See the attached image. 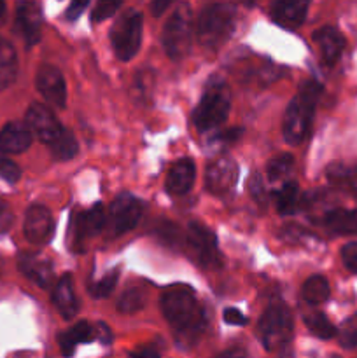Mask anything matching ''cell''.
I'll list each match as a JSON object with an SVG mask.
<instances>
[{
  "instance_id": "cell-1",
  "label": "cell",
  "mask_w": 357,
  "mask_h": 358,
  "mask_svg": "<svg viewBox=\"0 0 357 358\" xmlns=\"http://www.w3.org/2000/svg\"><path fill=\"white\" fill-rule=\"evenodd\" d=\"M161 311L182 345H192L205 331V311L191 287H168L161 296Z\"/></svg>"
},
{
  "instance_id": "cell-2",
  "label": "cell",
  "mask_w": 357,
  "mask_h": 358,
  "mask_svg": "<svg viewBox=\"0 0 357 358\" xmlns=\"http://www.w3.org/2000/svg\"><path fill=\"white\" fill-rule=\"evenodd\" d=\"M322 93V86L315 80H307L303 83V86L300 87V91L296 93V96L290 100V103L287 105V110L284 114V122H282V131L284 138L290 145H298V143L303 142L308 136L310 131L312 121H314L315 107H317L318 96Z\"/></svg>"
},
{
  "instance_id": "cell-3",
  "label": "cell",
  "mask_w": 357,
  "mask_h": 358,
  "mask_svg": "<svg viewBox=\"0 0 357 358\" xmlns=\"http://www.w3.org/2000/svg\"><path fill=\"white\" fill-rule=\"evenodd\" d=\"M231 91L224 80L214 79L206 84L198 107L192 112V122L200 131H209L224 124L230 115Z\"/></svg>"
},
{
  "instance_id": "cell-4",
  "label": "cell",
  "mask_w": 357,
  "mask_h": 358,
  "mask_svg": "<svg viewBox=\"0 0 357 358\" xmlns=\"http://www.w3.org/2000/svg\"><path fill=\"white\" fill-rule=\"evenodd\" d=\"M234 28V7L231 3H210L198 16L196 37L206 49H217L230 38Z\"/></svg>"
},
{
  "instance_id": "cell-5",
  "label": "cell",
  "mask_w": 357,
  "mask_h": 358,
  "mask_svg": "<svg viewBox=\"0 0 357 358\" xmlns=\"http://www.w3.org/2000/svg\"><path fill=\"white\" fill-rule=\"evenodd\" d=\"M293 315L289 308L282 303H275L259 318V341L268 352H280L293 339Z\"/></svg>"
},
{
  "instance_id": "cell-6",
  "label": "cell",
  "mask_w": 357,
  "mask_h": 358,
  "mask_svg": "<svg viewBox=\"0 0 357 358\" xmlns=\"http://www.w3.org/2000/svg\"><path fill=\"white\" fill-rule=\"evenodd\" d=\"M142 13L136 9H126L111 30V42L115 55L122 62H128L139 52L142 42Z\"/></svg>"
},
{
  "instance_id": "cell-7",
  "label": "cell",
  "mask_w": 357,
  "mask_h": 358,
  "mask_svg": "<svg viewBox=\"0 0 357 358\" xmlns=\"http://www.w3.org/2000/svg\"><path fill=\"white\" fill-rule=\"evenodd\" d=\"M192 41V16L191 7L182 3L168 17L163 28V48L172 59H182L188 56Z\"/></svg>"
},
{
  "instance_id": "cell-8",
  "label": "cell",
  "mask_w": 357,
  "mask_h": 358,
  "mask_svg": "<svg viewBox=\"0 0 357 358\" xmlns=\"http://www.w3.org/2000/svg\"><path fill=\"white\" fill-rule=\"evenodd\" d=\"M142 203L135 198V196L119 194L118 198L112 201L111 210H108V229H111L112 236H119L139 224L140 217H142Z\"/></svg>"
},
{
  "instance_id": "cell-9",
  "label": "cell",
  "mask_w": 357,
  "mask_h": 358,
  "mask_svg": "<svg viewBox=\"0 0 357 358\" xmlns=\"http://www.w3.org/2000/svg\"><path fill=\"white\" fill-rule=\"evenodd\" d=\"M188 250L192 257L203 266V268H212L220 262L219 250H217L216 234L209 227L202 226L198 222H191L188 227V236H186Z\"/></svg>"
},
{
  "instance_id": "cell-10",
  "label": "cell",
  "mask_w": 357,
  "mask_h": 358,
  "mask_svg": "<svg viewBox=\"0 0 357 358\" xmlns=\"http://www.w3.org/2000/svg\"><path fill=\"white\" fill-rule=\"evenodd\" d=\"M27 126L31 135L37 136L46 145H51L65 129L62 128L55 112L42 103L30 105V108L27 110Z\"/></svg>"
},
{
  "instance_id": "cell-11",
  "label": "cell",
  "mask_w": 357,
  "mask_h": 358,
  "mask_svg": "<svg viewBox=\"0 0 357 358\" xmlns=\"http://www.w3.org/2000/svg\"><path fill=\"white\" fill-rule=\"evenodd\" d=\"M238 178V166L230 156H219L206 166L205 187L212 194H226L234 187Z\"/></svg>"
},
{
  "instance_id": "cell-12",
  "label": "cell",
  "mask_w": 357,
  "mask_h": 358,
  "mask_svg": "<svg viewBox=\"0 0 357 358\" xmlns=\"http://www.w3.org/2000/svg\"><path fill=\"white\" fill-rule=\"evenodd\" d=\"M24 238L34 245H46L51 240L55 233V222H52L51 212L42 205H31L27 210L23 224Z\"/></svg>"
},
{
  "instance_id": "cell-13",
  "label": "cell",
  "mask_w": 357,
  "mask_h": 358,
  "mask_svg": "<svg viewBox=\"0 0 357 358\" xmlns=\"http://www.w3.org/2000/svg\"><path fill=\"white\" fill-rule=\"evenodd\" d=\"M37 90L52 107L63 108L66 105V86L62 72L52 65H42L35 77Z\"/></svg>"
},
{
  "instance_id": "cell-14",
  "label": "cell",
  "mask_w": 357,
  "mask_h": 358,
  "mask_svg": "<svg viewBox=\"0 0 357 358\" xmlns=\"http://www.w3.org/2000/svg\"><path fill=\"white\" fill-rule=\"evenodd\" d=\"M105 212L102 203H97V205L91 206L86 212L77 213L76 219L72 220V229H74V241H76V248H83V241H86L88 238L94 236V234L100 233L105 227Z\"/></svg>"
},
{
  "instance_id": "cell-15",
  "label": "cell",
  "mask_w": 357,
  "mask_h": 358,
  "mask_svg": "<svg viewBox=\"0 0 357 358\" xmlns=\"http://www.w3.org/2000/svg\"><path fill=\"white\" fill-rule=\"evenodd\" d=\"M16 24L20 34L28 45H34L41 41L42 10L35 2H21L16 7Z\"/></svg>"
},
{
  "instance_id": "cell-16",
  "label": "cell",
  "mask_w": 357,
  "mask_h": 358,
  "mask_svg": "<svg viewBox=\"0 0 357 358\" xmlns=\"http://www.w3.org/2000/svg\"><path fill=\"white\" fill-rule=\"evenodd\" d=\"M18 266H20V271L23 273L27 278H30L31 282L37 283L42 289H48L52 283L55 278V271H52V264L48 259L41 257V255L35 254H23L18 259Z\"/></svg>"
},
{
  "instance_id": "cell-17",
  "label": "cell",
  "mask_w": 357,
  "mask_h": 358,
  "mask_svg": "<svg viewBox=\"0 0 357 358\" xmlns=\"http://www.w3.org/2000/svg\"><path fill=\"white\" fill-rule=\"evenodd\" d=\"M31 131L23 122H7L0 129V152L21 154L31 145Z\"/></svg>"
},
{
  "instance_id": "cell-18",
  "label": "cell",
  "mask_w": 357,
  "mask_h": 358,
  "mask_svg": "<svg viewBox=\"0 0 357 358\" xmlns=\"http://www.w3.org/2000/svg\"><path fill=\"white\" fill-rule=\"evenodd\" d=\"M195 177L196 168L191 159L175 161L167 175V191L174 196L186 194L195 184Z\"/></svg>"
},
{
  "instance_id": "cell-19",
  "label": "cell",
  "mask_w": 357,
  "mask_h": 358,
  "mask_svg": "<svg viewBox=\"0 0 357 358\" xmlns=\"http://www.w3.org/2000/svg\"><path fill=\"white\" fill-rule=\"evenodd\" d=\"M314 41L317 48L321 49L322 59L326 65H335L345 48V38L336 28L324 27L314 34Z\"/></svg>"
},
{
  "instance_id": "cell-20",
  "label": "cell",
  "mask_w": 357,
  "mask_h": 358,
  "mask_svg": "<svg viewBox=\"0 0 357 358\" xmlns=\"http://www.w3.org/2000/svg\"><path fill=\"white\" fill-rule=\"evenodd\" d=\"M52 303L63 318L70 320V318L76 317L77 311H79V303H77L76 292H74L72 276L63 275L56 282L55 290H52Z\"/></svg>"
},
{
  "instance_id": "cell-21",
  "label": "cell",
  "mask_w": 357,
  "mask_h": 358,
  "mask_svg": "<svg viewBox=\"0 0 357 358\" xmlns=\"http://www.w3.org/2000/svg\"><path fill=\"white\" fill-rule=\"evenodd\" d=\"M307 10V2H276L272 6L270 14H272V20L279 23L280 27L294 30L304 21Z\"/></svg>"
},
{
  "instance_id": "cell-22",
  "label": "cell",
  "mask_w": 357,
  "mask_h": 358,
  "mask_svg": "<svg viewBox=\"0 0 357 358\" xmlns=\"http://www.w3.org/2000/svg\"><path fill=\"white\" fill-rule=\"evenodd\" d=\"M97 338V331L91 327L88 322H79L74 327H70L69 331L62 332L58 338L59 348H62L63 357H72L74 350L80 343H90Z\"/></svg>"
},
{
  "instance_id": "cell-23",
  "label": "cell",
  "mask_w": 357,
  "mask_h": 358,
  "mask_svg": "<svg viewBox=\"0 0 357 358\" xmlns=\"http://www.w3.org/2000/svg\"><path fill=\"white\" fill-rule=\"evenodd\" d=\"M324 224L336 234H357V210L335 208L324 217Z\"/></svg>"
},
{
  "instance_id": "cell-24",
  "label": "cell",
  "mask_w": 357,
  "mask_h": 358,
  "mask_svg": "<svg viewBox=\"0 0 357 358\" xmlns=\"http://www.w3.org/2000/svg\"><path fill=\"white\" fill-rule=\"evenodd\" d=\"M18 56L16 49L7 41H0V90H6L16 80Z\"/></svg>"
},
{
  "instance_id": "cell-25",
  "label": "cell",
  "mask_w": 357,
  "mask_h": 358,
  "mask_svg": "<svg viewBox=\"0 0 357 358\" xmlns=\"http://www.w3.org/2000/svg\"><path fill=\"white\" fill-rule=\"evenodd\" d=\"M328 178L332 185L342 191L357 196V166H345V164H331L328 168Z\"/></svg>"
},
{
  "instance_id": "cell-26",
  "label": "cell",
  "mask_w": 357,
  "mask_h": 358,
  "mask_svg": "<svg viewBox=\"0 0 357 358\" xmlns=\"http://www.w3.org/2000/svg\"><path fill=\"white\" fill-rule=\"evenodd\" d=\"M329 283L324 276L314 275L304 282L303 285V297L308 304L317 306V304L326 303L329 299Z\"/></svg>"
},
{
  "instance_id": "cell-27",
  "label": "cell",
  "mask_w": 357,
  "mask_h": 358,
  "mask_svg": "<svg viewBox=\"0 0 357 358\" xmlns=\"http://www.w3.org/2000/svg\"><path fill=\"white\" fill-rule=\"evenodd\" d=\"M275 203L280 215H290L296 212L300 205V189L296 182H286L276 192Z\"/></svg>"
},
{
  "instance_id": "cell-28",
  "label": "cell",
  "mask_w": 357,
  "mask_h": 358,
  "mask_svg": "<svg viewBox=\"0 0 357 358\" xmlns=\"http://www.w3.org/2000/svg\"><path fill=\"white\" fill-rule=\"evenodd\" d=\"M49 149H51V154L55 159L69 161L72 157H76L79 145H77V140L74 136V133L69 131V129H63L62 135L49 145Z\"/></svg>"
},
{
  "instance_id": "cell-29",
  "label": "cell",
  "mask_w": 357,
  "mask_h": 358,
  "mask_svg": "<svg viewBox=\"0 0 357 358\" xmlns=\"http://www.w3.org/2000/svg\"><path fill=\"white\" fill-rule=\"evenodd\" d=\"M304 324H307L308 331L312 332L314 336L321 339H331L336 336V329L335 325L329 322V318L326 317L324 313L321 311H312L304 317Z\"/></svg>"
},
{
  "instance_id": "cell-30",
  "label": "cell",
  "mask_w": 357,
  "mask_h": 358,
  "mask_svg": "<svg viewBox=\"0 0 357 358\" xmlns=\"http://www.w3.org/2000/svg\"><path fill=\"white\" fill-rule=\"evenodd\" d=\"M294 164V157L290 154L284 152L280 156H275L266 166V173H268L270 182H280L290 173Z\"/></svg>"
},
{
  "instance_id": "cell-31",
  "label": "cell",
  "mask_w": 357,
  "mask_h": 358,
  "mask_svg": "<svg viewBox=\"0 0 357 358\" xmlns=\"http://www.w3.org/2000/svg\"><path fill=\"white\" fill-rule=\"evenodd\" d=\"M146 290L142 289H130L119 297L118 301V310L121 313H135V311L142 310L146 306Z\"/></svg>"
},
{
  "instance_id": "cell-32",
  "label": "cell",
  "mask_w": 357,
  "mask_h": 358,
  "mask_svg": "<svg viewBox=\"0 0 357 358\" xmlns=\"http://www.w3.org/2000/svg\"><path fill=\"white\" fill-rule=\"evenodd\" d=\"M340 345L343 348H356L357 346V313H354L352 317L346 318L343 322L342 329H340Z\"/></svg>"
},
{
  "instance_id": "cell-33",
  "label": "cell",
  "mask_w": 357,
  "mask_h": 358,
  "mask_svg": "<svg viewBox=\"0 0 357 358\" xmlns=\"http://www.w3.org/2000/svg\"><path fill=\"white\" fill-rule=\"evenodd\" d=\"M118 278H119V269H112L107 276L100 280L97 285L91 287V296L97 297V299H104V297H108L112 294V290L115 289L118 285Z\"/></svg>"
},
{
  "instance_id": "cell-34",
  "label": "cell",
  "mask_w": 357,
  "mask_h": 358,
  "mask_svg": "<svg viewBox=\"0 0 357 358\" xmlns=\"http://www.w3.org/2000/svg\"><path fill=\"white\" fill-rule=\"evenodd\" d=\"M121 9V2H111V0H102L94 6L93 14H91V20L94 23H100V21L108 20L111 16H114L115 10Z\"/></svg>"
},
{
  "instance_id": "cell-35",
  "label": "cell",
  "mask_w": 357,
  "mask_h": 358,
  "mask_svg": "<svg viewBox=\"0 0 357 358\" xmlns=\"http://www.w3.org/2000/svg\"><path fill=\"white\" fill-rule=\"evenodd\" d=\"M0 177L9 184H16L21 177L20 166L2 154H0Z\"/></svg>"
},
{
  "instance_id": "cell-36",
  "label": "cell",
  "mask_w": 357,
  "mask_h": 358,
  "mask_svg": "<svg viewBox=\"0 0 357 358\" xmlns=\"http://www.w3.org/2000/svg\"><path fill=\"white\" fill-rule=\"evenodd\" d=\"M342 261L349 271L357 273V243H349L343 247Z\"/></svg>"
},
{
  "instance_id": "cell-37",
  "label": "cell",
  "mask_w": 357,
  "mask_h": 358,
  "mask_svg": "<svg viewBox=\"0 0 357 358\" xmlns=\"http://www.w3.org/2000/svg\"><path fill=\"white\" fill-rule=\"evenodd\" d=\"M248 191H251V194L254 196L255 201L261 203V205H265V203H266V189H265V185H262L261 177H259L258 173L252 175L251 182H248Z\"/></svg>"
},
{
  "instance_id": "cell-38",
  "label": "cell",
  "mask_w": 357,
  "mask_h": 358,
  "mask_svg": "<svg viewBox=\"0 0 357 358\" xmlns=\"http://www.w3.org/2000/svg\"><path fill=\"white\" fill-rule=\"evenodd\" d=\"M14 213L6 201H0V234L7 233L13 227Z\"/></svg>"
},
{
  "instance_id": "cell-39",
  "label": "cell",
  "mask_w": 357,
  "mask_h": 358,
  "mask_svg": "<svg viewBox=\"0 0 357 358\" xmlns=\"http://www.w3.org/2000/svg\"><path fill=\"white\" fill-rule=\"evenodd\" d=\"M223 318L226 324L230 325H245L247 324V318H245V315L241 313L240 310H237V308H226L223 313Z\"/></svg>"
},
{
  "instance_id": "cell-40",
  "label": "cell",
  "mask_w": 357,
  "mask_h": 358,
  "mask_svg": "<svg viewBox=\"0 0 357 358\" xmlns=\"http://www.w3.org/2000/svg\"><path fill=\"white\" fill-rule=\"evenodd\" d=\"M88 0H83V2H80V0H76V2H70V6L66 7V13H65V16H66V20H70V21H74V20H77V17L80 16V14L84 13V9H86L88 7Z\"/></svg>"
},
{
  "instance_id": "cell-41",
  "label": "cell",
  "mask_w": 357,
  "mask_h": 358,
  "mask_svg": "<svg viewBox=\"0 0 357 358\" xmlns=\"http://www.w3.org/2000/svg\"><path fill=\"white\" fill-rule=\"evenodd\" d=\"M172 6V2H164V0H158V2L150 3V10H153L154 16H161L168 7Z\"/></svg>"
},
{
  "instance_id": "cell-42",
  "label": "cell",
  "mask_w": 357,
  "mask_h": 358,
  "mask_svg": "<svg viewBox=\"0 0 357 358\" xmlns=\"http://www.w3.org/2000/svg\"><path fill=\"white\" fill-rule=\"evenodd\" d=\"M216 358H251L244 350H226V352L219 353Z\"/></svg>"
},
{
  "instance_id": "cell-43",
  "label": "cell",
  "mask_w": 357,
  "mask_h": 358,
  "mask_svg": "<svg viewBox=\"0 0 357 358\" xmlns=\"http://www.w3.org/2000/svg\"><path fill=\"white\" fill-rule=\"evenodd\" d=\"M133 358H160V353L154 348H144L140 350V352H136Z\"/></svg>"
},
{
  "instance_id": "cell-44",
  "label": "cell",
  "mask_w": 357,
  "mask_h": 358,
  "mask_svg": "<svg viewBox=\"0 0 357 358\" xmlns=\"http://www.w3.org/2000/svg\"><path fill=\"white\" fill-rule=\"evenodd\" d=\"M4 14H6V3L0 2V20L4 17Z\"/></svg>"
},
{
  "instance_id": "cell-45",
  "label": "cell",
  "mask_w": 357,
  "mask_h": 358,
  "mask_svg": "<svg viewBox=\"0 0 357 358\" xmlns=\"http://www.w3.org/2000/svg\"><path fill=\"white\" fill-rule=\"evenodd\" d=\"M0 41H2V38H0Z\"/></svg>"
}]
</instances>
